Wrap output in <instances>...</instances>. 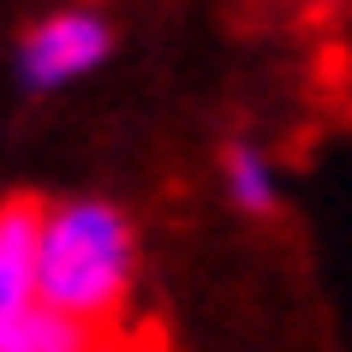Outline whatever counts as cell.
Masks as SVG:
<instances>
[{"label": "cell", "instance_id": "1", "mask_svg": "<svg viewBox=\"0 0 352 352\" xmlns=\"http://www.w3.org/2000/svg\"><path fill=\"white\" fill-rule=\"evenodd\" d=\"M138 280V233L113 204L72 197L42 204L36 233V298L90 329H113Z\"/></svg>", "mask_w": 352, "mask_h": 352}, {"label": "cell", "instance_id": "2", "mask_svg": "<svg viewBox=\"0 0 352 352\" xmlns=\"http://www.w3.org/2000/svg\"><path fill=\"white\" fill-rule=\"evenodd\" d=\"M108 54H113V24L96 6H66L19 36V84L30 96L72 90L90 72H102Z\"/></svg>", "mask_w": 352, "mask_h": 352}, {"label": "cell", "instance_id": "3", "mask_svg": "<svg viewBox=\"0 0 352 352\" xmlns=\"http://www.w3.org/2000/svg\"><path fill=\"white\" fill-rule=\"evenodd\" d=\"M36 233H42L36 197L0 204V329H12L36 305Z\"/></svg>", "mask_w": 352, "mask_h": 352}, {"label": "cell", "instance_id": "4", "mask_svg": "<svg viewBox=\"0 0 352 352\" xmlns=\"http://www.w3.org/2000/svg\"><path fill=\"white\" fill-rule=\"evenodd\" d=\"M221 191H227V204L239 209V215H251V221L280 215L275 155H269L263 144H251V138H233V144L221 149Z\"/></svg>", "mask_w": 352, "mask_h": 352}, {"label": "cell", "instance_id": "5", "mask_svg": "<svg viewBox=\"0 0 352 352\" xmlns=\"http://www.w3.org/2000/svg\"><path fill=\"white\" fill-rule=\"evenodd\" d=\"M108 334L113 329H90V322H78L66 311H48L36 298L12 329H0V352H102Z\"/></svg>", "mask_w": 352, "mask_h": 352}, {"label": "cell", "instance_id": "6", "mask_svg": "<svg viewBox=\"0 0 352 352\" xmlns=\"http://www.w3.org/2000/svg\"><path fill=\"white\" fill-rule=\"evenodd\" d=\"M102 352H162V346H155V340H131V334H108Z\"/></svg>", "mask_w": 352, "mask_h": 352}]
</instances>
